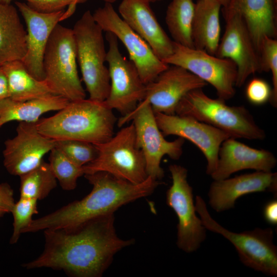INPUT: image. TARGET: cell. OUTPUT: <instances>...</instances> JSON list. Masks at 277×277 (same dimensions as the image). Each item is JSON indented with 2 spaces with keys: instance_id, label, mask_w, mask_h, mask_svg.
<instances>
[{
  "instance_id": "1",
  "label": "cell",
  "mask_w": 277,
  "mask_h": 277,
  "mask_svg": "<svg viewBox=\"0 0 277 277\" xmlns=\"http://www.w3.org/2000/svg\"><path fill=\"white\" fill-rule=\"evenodd\" d=\"M114 219L112 213L71 230H44L42 253L22 267L62 270L73 277L102 276L114 255L135 242L133 239L123 240L117 236Z\"/></svg>"
},
{
  "instance_id": "2",
  "label": "cell",
  "mask_w": 277,
  "mask_h": 277,
  "mask_svg": "<svg viewBox=\"0 0 277 277\" xmlns=\"http://www.w3.org/2000/svg\"><path fill=\"white\" fill-rule=\"evenodd\" d=\"M84 176L92 186L88 194L32 220L23 233L76 228L97 217L114 213L122 206L151 195L161 184L149 176L143 182L134 184L103 171Z\"/></svg>"
},
{
  "instance_id": "3",
  "label": "cell",
  "mask_w": 277,
  "mask_h": 277,
  "mask_svg": "<svg viewBox=\"0 0 277 277\" xmlns=\"http://www.w3.org/2000/svg\"><path fill=\"white\" fill-rule=\"evenodd\" d=\"M117 121L113 110L104 101L90 99L70 101L55 115L39 118L38 131L53 140H73L102 143L114 135Z\"/></svg>"
},
{
  "instance_id": "4",
  "label": "cell",
  "mask_w": 277,
  "mask_h": 277,
  "mask_svg": "<svg viewBox=\"0 0 277 277\" xmlns=\"http://www.w3.org/2000/svg\"><path fill=\"white\" fill-rule=\"evenodd\" d=\"M175 114L193 117L209 124L234 138L263 140V129L243 106H229L220 98H212L202 88L189 92L179 102Z\"/></svg>"
},
{
  "instance_id": "5",
  "label": "cell",
  "mask_w": 277,
  "mask_h": 277,
  "mask_svg": "<svg viewBox=\"0 0 277 277\" xmlns=\"http://www.w3.org/2000/svg\"><path fill=\"white\" fill-rule=\"evenodd\" d=\"M77 61L89 99L104 102L108 96L110 81L106 62L103 30L90 10L84 13L72 29Z\"/></svg>"
},
{
  "instance_id": "6",
  "label": "cell",
  "mask_w": 277,
  "mask_h": 277,
  "mask_svg": "<svg viewBox=\"0 0 277 277\" xmlns=\"http://www.w3.org/2000/svg\"><path fill=\"white\" fill-rule=\"evenodd\" d=\"M72 29L58 24L48 42L43 58L44 79L52 93L69 101L85 98L79 77Z\"/></svg>"
},
{
  "instance_id": "7",
  "label": "cell",
  "mask_w": 277,
  "mask_h": 277,
  "mask_svg": "<svg viewBox=\"0 0 277 277\" xmlns=\"http://www.w3.org/2000/svg\"><path fill=\"white\" fill-rule=\"evenodd\" d=\"M195 205L206 230L219 233L228 240L235 247L243 264L267 275L276 276L277 247L273 243L271 228H256L240 233L232 232L212 217L201 196H196Z\"/></svg>"
},
{
  "instance_id": "8",
  "label": "cell",
  "mask_w": 277,
  "mask_h": 277,
  "mask_svg": "<svg viewBox=\"0 0 277 277\" xmlns=\"http://www.w3.org/2000/svg\"><path fill=\"white\" fill-rule=\"evenodd\" d=\"M93 144L97 155L83 166L84 175L106 172L134 184L143 182L148 177L143 154L136 145L132 122L109 140Z\"/></svg>"
},
{
  "instance_id": "9",
  "label": "cell",
  "mask_w": 277,
  "mask_h": 277,
  "mask_svg": "<svg viewBox=\"0 0 277 277\" xmlns=\"http://www.w3.org/2000/svg\"><path fill=\"white\" fill-rule=\"evenodd\" d=\"M130 121L135 129L136 145L145 159L147 174L160 181L164 176L161 166L162 157L167 155L172 160H179L183 153L185 139L179 137L173 141L166 140L149 104L137 106L131 113L120 117L117 125L123 127Z\"/></svg>"
},
{
  "instance_id": "10",
  "label": "cell",
  "mask_w": 277,
  "mask_h": 277,
  "mask_svg": "<svg viewBox=\"0 0 277 277\" xmlns=\"http://www.w3.org/2000/svg\"><path fill=\"white\" fill-rule=\"evenodd\" d=\"M172 183L166 192V203L176 213L177 247L187 253L196 251L206 237V229L196 215L193 189L187 181V169L180 165L169 166Z\"/></svg>"
},
{
  "instance_id": "11",
  "label": "cell",
  "mask_w": 277,
  "mask_h": 277,
  "mask_svg": "<svg viewBox=\"0 0 277 277\" xmlns=\"http://www.w3.org/2000/svg\"><path fill=\"white\" fill-rule=\"evenodd\" d=\"M106 38L108 44L106 62L110 88L104 103L109 108L116 110L124 116L131 113L144 100L146 85L134 64L121 54L116 36L107 32Z\"/></svg>"
},
{
  "instance_id": "12",
  "label": "cell",
  "mask_w": 277,
  "mask_h": 277,
  "mask_svg": "<svg viewBox=\"0 0 277 277\" xmlns=\"http://www.w3.org/2000/svg\"><path fill=\"white\" fill-rule=\"evenodd\" d=\"M163 62L181 67L210 84L215 88L218 98L226 101L235 94L237 68L228 58L219 57L174 42L172 55Z\"/></svg>"
},
{
  "instance_id": "13",
  "label": "cell",
  "mask_w": 277,
  "mask_h": 277,
  "mask_svg": "<svg viewBox=\"0 0 277 277\" xmlns=\"http://www.w3.org/2000/svg\"><path fill=\"white\" fill-rule=\"evenodd\" d=\"M92 15L103 31L113 33L123 44L130 60L135 66L145 84L154 81L169 67V65L160 60L149 45L126 24L112 4L105 3Z\"/></svg>"
},
{
  "instance_id": "14",
  "label": "cell",
  "mask_w": 277,
  "mask_h": 277,
  "mask_svg": "<svg viewBox=\"0 0 277 277\" xmlns=\"http://www.w3.org/2000/svg\"><path fill=\"white\" fill-rule=\"evenodd\" d=\"M226 25L215 55L234 63L237 68L235 86L240 87L247 78L256 72H262L261 57L246 25L240 14L223 8Z\"/></svg>"
},
{
  "instance_id": "15",
  "label": "cell",
  "mask_w": 277,
  "mask_h": 277,
  "mask_svg": "<svg viewBox=\"0 0 277 277\" xmlns=\"http://www.w3.org/2000/svg\"><path fill=\"white\" fill-rule=\"evenodd\" d=\"M157 125L164 136L176 135L194 144L207 160L206 172L211 175L216 169L220 148L230 137L225 132L193 117L154 113Z\"/></svg>"
},
{
  "instance_id": "16",
  "label": "cell",
  "mask_w": 277,
  "mask_h": 277,
  "mask_svg": "<svg viewBox=\"0 0 277 277\" xmlns=\"http://www.w3.org/2000/svg\"><path fill=\"white\" fill-rule=\"evenodd\" d=\"M16 134L7 140L3 151V164L11 175L20 176L37 167L46 154L56 146V140L42 134L36 123L21 122Z\"/></svg>"
},
{
  "instance_id": "17",
  "label": "cell",
  "mask_w": 277,
  "mask_h": 277,
  "mask_svg": "<svg viewBox=\"0 0 277 277\" xmlns=\"http://www.w3.org/2000/svg\"><path fill=\"white\" fill-rule=\"evenodd\" d=\"M207 85L206 82L181 67L169 66L154 81L146 84L145 97L137 106L149 104L154 113L175 114L177 105L186 94L193 90L202 89Z\"/></svg>"
},
{
  "instance_id": "18",
  "label": "cell",
  "mask_w": 277,
  "mask_h": 277,
  "mask_svg": "<svg viewBox=\"0 0 277 277\" xmlns=\"http://www.w3.org/2000/svg\"><path fill=\"white\" fill-rule=\"evenodd\" d=\"M15 4L26 26L27 49L22 61L32 76L44 80L43 58L48 42L55 26L71 13L65 10L44 13L32 9L25 2L17 1Z\"/></svg>"
},
{
  "instance_id": "19",
  "label": "cell",
  "mask_w": 277,
  "mask_h": 277,
  "mask_svg": "<svg viewBox=\"0 0 277 277\" xmlns=\"http://www.w3.org/2000/svg\"><path fill=\"white\" fill-rule=\"evenodd\" d=\"M265 191L276 194V172L255 171L214 180L208 191V203L214 210L220 212L233 208L236 200L243 195Z\"/></svg>"
},
{
  "instance_id": "20",
  "label": "cell",
  "mask_w": 277,
  "mask_h": 277,
  "mask_svg": "<svg viewBox=\"0 0 277 277\" xmlns=\"http://www.w3.org/2000/svg\"><path fill=\"white\" fill-rule=\"evenodd\" d=\"M149 4L143 0H123L118 12L126 24L164 61L172 55L174 42L162 28Z\"/></svg>"
},
{
  "instance_id": "21",
  "label": "cell",
  "mask_w": 277,
  "mask_h": 277,
  "mask_svg": "<svg viewBox=\"0 0 277 277\" xmlns=\"http://www.w3.org/2000/svg\"><path fill=\"white\" fill-rule=\"evenodd\" d=\"M276 163L277 160L271 152L252 148L229 137L220 148L217 166L210 176L213 180H220L244 169L272 171Z\"/></svg>"
},
{
  "instance_id": "22",
  "label": "cell",
  "mask_w": 277,
  "mask_h": 277,
  "mask_svg": "<svg viewBox=\"0 0 277 277\" xmlns=\"http://www.w3.org/2000/svg\"><path fill=\"white\" fill-rule=\"evenodd\" d=\"M276 0H230L224 8L240 14L260 55L264 37L276 36Z\"/></svg>"
},
{
  "instance_id": "23",
  "label": "cell",
  "mask_w": 277,
  "mask_h": 277,
  "mask_svg": "<svg viewBox=\"0 0 277 277\" xmlns=\"http://www.w3.org/2000/svg\"><path fill=\"white\" fill-rule=\"evenodd\" d=\"M222 7L218 0H197L195 3L192 24L194 48L215 55L220 39Z\"/></svg>"
},
{
  "instance_id": "24",
  "label": "cell",
  "mask_w": 277,
  "mask_h": 277,
  "mask_svg": "<svg viewBox=\"0 0 277 277\" xmlns=\"http://www.w3.org/2000/svg\"><path fill=\"white\" fill-rule=\"evenodd\" d=\"M18 11L11 3H0V65L25 55L27 32Z\"/></svg>"
},
{
  "instance_id": "25",
  "label": "cell",
  "mask_w": 277,
  "mask_h": 277,
  "mask_svg": "<svg viewBox=\"0 0 277 277\" xmlns=\"http://www.w3.org/2000/svg\"><path fill=\"white\" fill-rule=\"evenodd\" d=\"M69 102L63 96L54 94L26 101L4 98L0 101V128L13 121L36 123L44 113L59 111Z\"/></svg>"
},
{
  "instance_id": "26",
  "label": "cell",
  "mask_w": 277,
  "mask_h": 277,
  "mask_svg": "<svg viewBox=\"0 0 277 277\" xmlns=\"http://www.w3.org/2000/svg\"><path fill=\"white\" fill-rule=\"evenodd\" d=\"M1 66L7 77L9 98L26 101L54 94L46 82L32 76L22 61H12Z\"/></svg>"
},
{
  "instance_id": "27",
  "label": "cell",
  "mask_w": 277,
  "mask_h": 277,
  "mask_svg": "<svg viewBox=\"0 0 277 277\" xmlns=\"http://www.w3.org/2000/svg\"><path fill=\"white\" fill-rule=\"evenodd\" d=\"M194 8L193 0H172L168 6L165 17L172 41L192 48H194L192 39Z\"/></svg>"
},
{
  "instance_id": "28",
  "label": "cell",
  "mask_w": 277,
  "mask_h": 277,
  "mask_svg": "<svg viewBox=\"0 0 277 277\" xmlns=\"http://www.w3.org/2000/svg\"><path fill=\"white\" fill-rule=\"evenodd\" d=\"M20 197L43 200L57 186L49 163L43 161L35 168L19 176Z\"/></svg>"
},
{
  "instance_id": "29",
  "label": "cell",
  "mask_w": 277,
  "mask_h": 277,
  "mask_svg": "<svg viewBox=\"0 0 277 277\" xmlns=\"http://www.w3.org/2000/svg\"><path fill=\"white\" fill-rule=\"evenodd\" d=\"M49 165L63 190H74L78 179L84 175L83 167L72 162L62 151L54 147L50 152Z\"/></svg>"
},
{
  "instance_id": "30",
  "label": "cell",
  "mask_w": 277,
  "mask_h": 277,
  "mask_svg": "<svg viewBox=\"0 0 277 277\" xmlns=\"http://www.w3.org/2000/svg\"><path fill=\"white\" fill-rule=\"evenodd\" d=\"M37 202L35 199L20 197L15 203L11 212L13 219L11 244L17 242L24 229L32 222V216L38 213Z\"/></svg>"
},
{
  "instance_id": "31",
  "label": "cell",
  "mask_w": 277,
  "mask_h": 277,
  "mask_svg": "<svg viewBox=\"0 0 277 277\" xmlns=\"http://www.w3.org/2000/svg\"><path fill=\"white\" fill-rule=\"evenodd\" d=\"M56 147L62 151L72 162L80 167L89 163L97 155L93 144L78 140L56 141Z\"/></svg>"
},
{
  "instance_id": "32",
  "label": "cell",
  "mask_w": 277,
  "mask_h": 277,
  "mask_svg": "<svg viewBox=\"0 0 277 277\" xmlns=\"http://www.w3.org/2000/svg\"><path fill=\"white\" fill-rule=\"evenodd\" d=\"M260 57L263 72H271L272 94L270 103L274 107L277 106V40L265 36L262 42Z\"/></svg>"
},
{
  "instance_id": "33",
  "label": "cell",
  "mask_w": 277,
  "mask_h": 277,
  "mask_svg": "<svg viewBox=\"0 0 277 277\" xmlns=\"http://www.w3.org/2000/svg\"><path fill=\"white\" fill-rule=\"evenodd\" d=\"M272 94V88L265 80L253 78L248 83L245 94L247 100L252 104L262 105L269 102Z\"/></svg>"
},
{
  "instance_id": "34",
  "label": "cell",
  "mask_w": 277,
  "mask_h": 277,
  "mask_svg": "<svg viewBox=\"0 0 277 277\" xmlns=\"http://www.w3.org/2000/svg\"><path fill=\"white\" fill-rule=\"evenodd\" d=\"M32 9L41 12L51 13L63 10L67 6L75 8L77 4L88 0H22Z\"/></svg>"
},
{
  "instance_id": "35",
  "label": "cell",
  "mask_w": 277,
  "mask_h": 277,
  "mask_svg": "<svg viewBox=\"0 0 277 277\" xmlns=\"http://www.w3.org/2000/svg\"><path fill=\"white\" fill-rule=\"evenodd\" d=\"M15 203L11 186L7 183H0V217L11 212Z\"/></svg>"
},
{
  "instance_id": "36",
  "label": "cell",
  "mask_w": 277,
  "mask_h": 277,
  "mask_svg": "<svg viewBox=\"0 0 277 277\" xmlns=\"http://www.w3.org/2000/svg\"><path fill=\"white\" fill-rule=\"evenodd\" d=\"M263 215L266 221L273 225L277 224V200L269 201L265 205Z\"/></svg>"
},
{
  "instance_id": "37",
  "label": "cell",
  "mask_w": 277,
  "mask_h": 277,
  "mask_svg": "<svg viewBox=\"0 0 277 277\" xmlns=\"http://www.w3.org/2000/svg\"><path fill=\"white\" fill-rule=\"evenodd\" d=\"M9 88L6 76L0 65V101L9 97Z\"/></svg>"
},
{
  "instance_id": "38",
  "label": "cell",
  "mask_w": 277,
  "mask_h": 277,
  "mask_svg": "<svg viewBox=\"0 0 277 277\" xmlns=\"http://www.w3.org/2000/svg\"><path fill=\"white\" fill-rule=\"evenodd\" d=\"M102 1H104L105 3H109L112 4L115 2L117 0H102ZM143 1H146L149 3H155L158 1H161L162 0H143Z\"/></svg>"
},
{
  "instance_id": "39",
  "label": "cell",
  "mask_w": 277,
  "mask_h": 277,
  "mask_svg": "<svg viewBox=\"0 0 277 277\" xmlns=\"http://www.w3.org/2000/svg\"><path fill=\"white\" fill-rule=\"evenodd\" d=\"M218 1L220 2L221 4L222 5V6L223 7V8H225L228 5L230 0H218Z\"/></svg>"
},
{
  "instance_id": "40",
  "label": "cell",
  "mask_w": 277,
  "mask_h": 277,
  "mask_svg": "<svg viewBox=\"0 0 277 277\" xmlns=\"http://www.w3.org/2000/svg\"><path fill=\"white\" fill-rule=\"evenodd\" d=\"M13 0H0V3L10 4Z\"/></svg>"
},
{
  "instance_id": "41",
  "label": "cell",
  "mask_w": 277,
  "mask_h": 277,
  "mask_svg": "<svg viewBox=\"0 0 277 277\" xmlns=\"http://www.w3.org/2000/svg\"><path fill=\"white\" fill-rule=\"evenodd\" d=\"M277 1V0H276Z\"/></svg>"
},
{
  "instance_id": "42",
  "label": "cell",
  "mask_w": 277,
  "mask_h": 277,
  "mask_svg": "<svg viewBox=\"0 0 277 277\" xmlns=\"http://www.w3.org/2000/svg\"><path fill=\"white\" fill-rule=\"evenodd\" d=\"M0 219H1V217H0Z\"/></svg>"
}]
</instances>
